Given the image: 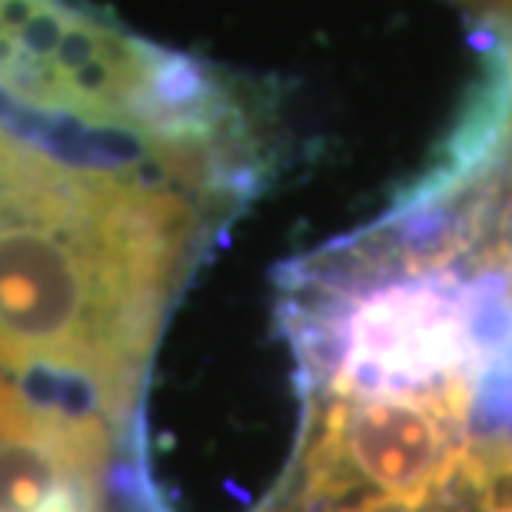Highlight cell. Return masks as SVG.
I'll use <instances>...</instances> for the list:
<instances>
[{"mask_svg":"<svg viewBox=\"0 0 512 512\" xmlns=\"http://www.w3.org/2000/svg\"><path fill=\"white\" fill-rule=\"evenodd\" d=\"M256 160L253 120L117 127L0 100V366L127 423L173 296Z\"/></svg>","mask_w":512,"mask_h":512,"instance_id":"6da1fadb","label":"cell"},{"mask_svg":"<svg viewBox=\"0 0 512 512\" xmlns=\"http://www.w3.org/2000/svg\"><path fill=\"white\" fill-rule=\"evenodd\" d=\"M110 473L114 433L97 409L0 376V512H110Z\"/></svg>","mask_w":512,"mask_h":512,"instance_id":"7a4b0ae2","label":"cell"},{"mask_svg":"<svg viewBox=\"0 0 512 512\" xmlns=\"http://www.w3.org/2000/svg\"><path fill=\"white\" fill-rule=\"evenodd\" d=\"M456 4H463L469 10H479V14L499 30L512 27V0H456Z\"/></svg>","mask_w":512,"mask_h":512,"instance_id":"3957f363","label":"cell"},{"mask_svg":"<svg viewBox=\"0 0 512 512\" xmlns=\"http://www.w3.org/2000/svg\"><path fill=\"white\" fill-rule=\"evenodd\" d=\"M456 512H463V509H456Z\"/></svg>","mask_w":512,"mask_h":512,"instance_id":"277c9868","label":"cell"}]
</instances>
